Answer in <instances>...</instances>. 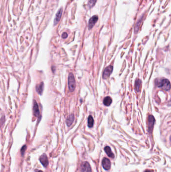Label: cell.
Segmentation results:
<instances>
[{
  "label": "cell",
  "instance_id": "1",
  "mask_svg": "<svg viewBox=\"0 0 171 172\" xmlns=\"http://www.w3.org/2000/svg\"><path fill=\"white\" fill-rule=\"evenodd\" d=\"M156 85L159 88H162L166 91H169L171 89V84L170 81L166 79L159 80L156 81Z\"/></svg>",
  "mask_w": 171,
  "mask_h": 172
},
{
  "label": "cell",
  "instance_id": "2",
  "mask_svg": "<svg viewBox=\"0 0 171 172\" xmlns=\"http://www.w3.org/2000/svg\"><path fill=\"white\" fill-rule=\"evenodd\" d=\"M68 87L70 91L71 92L74 91L76 87L75 78L72 73H70L68 77Z\"/></svg>",
  "mask_w": 171,
  "mask_h": 172
},
{
  "label": "cell",
  "instance_id": "3",
  "mask_svg": "<svg viewBox=\"0 0 171 172\" xmlns=\"http://www.w3.org/2000/svg\"><path fill=\"white\" fill-rule=\"evenodd\" d=\"M81 171L82 172H92L91 167L87 162H83L81 167Z\"/></svg>",
  "mask_w": 171,
  "mask_h": 172
},
{
  "label": "cell",
  "instance_id": "4",
  "mask_svg": "<svg viewBox=\"0 0 171 172\" xmlns=\"http://www.w3.org/2000/svg\"><path fill=\"white\" fill-rule=\"evenodd\" d=\"M112 71H113V67L111 66V65H109V66L107 67L104 71V72L103 73V78L104 79H108Z\"/></svg>",
  "mask_w": 171,
  "mask_h": 172
},
{
  "label": "cell",
  "instance_id": "5",
  "mask_svg": "<svg viewBox=\"0 0 171 172\" xmlns=\"http://www.w3.org/2000/svg\"><path fill=\"white\" fill-rule=\"evenodd\" d=\"M98 19H99L98 16L95 15V16H93V17H92L90 19H89V22H88L89 29H91L93 27L95 23L97 22V21H98Z\"/></svg>",
  "mask_w": 171,
  "mask_h": 172
},
{
  "label": "cell",
  "instance_id": "6",
  "mask_svg": "<svg viewBox=\"0 0 171 172\" xmlns=\"http://www.w3.org/2000/svg\"><path fill=\"white\" fill-rule=\"evenodd\" d=\"M154 122H155V119H154L153 116L150 115L148 119V130L150 132H152Z\"/></svg>",
  "mask_w": 171,
  "mask_h": 172
},
{
  "label": "cell",
  "instance_id": "7",
  "mask_svg": "<svg viewBox=\"0 0 171 172\" xmlns=\"http://www.w3.org/2000/svg\"><path fill=\"white\" fill-rule=\"evenodd\" d=\"M102 165L105 170H108L111 167V162L109 159L104 158L102 161Z\"/></svg>",
  "mask_w": 171,
  "mask_h": 172
},
{
  "label": "cell",
  "instance_id": "8",
  "mask_svg": "<svg viewBox=\"0 0 171 172\" xmlns=\"http://www.w3.org/2000/svg\"><path fill=\"white\" fill-rule=\"evenodd\" d=\"M40 161L44 167H47L49 164V162L46 154H43L40 157Z\"/></svg>",
  "mask_w": 171,
  "mask_h": 172
},
{
  "label": "cell",
  "instance_id": "9",
  "mask_svg": "<svg viewBox=\"0 0 171 172\" xmlns=\"http://www.w3.org/2000/svg\"><path fill=\"white\" fill-rule=\"evenodd\" d=\"M62 12H63L62 8H60V9L58 11L57 14H56V16L54 18V24L55 25H56V24H57L59 21H60L62 14Z\"/></svg>",
  "mask_w": 171,
  "mask_h": 172
},
{
  "label": "cell",
  "instance_id": "10",
  "mask_svg": "<svg viewBox=\"0 0 171 172\" xmlns=\"http://www.w3.org/2000/svg\"><path fill=\"white\" fill-rule=\"evenodd\" d=\"M33 114L36 117H39L40 115V111L38 105L36 101H34L33 104Z\"/></svg>",
  "mask_w": 171,
  "mask_h": 172
},
{
  "label": "cell",
  "instance_id": "11",
  "mask_svg": "<svg viewBox=\"0 0 171 172\" xmlns=\"http://www.w3.org/2000/svg\"><path fill=\"white\" fill-rule=\"evenodd\" d=\"M44 83L43 82H41L36 86V91L37 92V93L39 94H40V95L42 94L43 92V90H44Z\"/></svg>",
  "mask_w": 171,
  "mask_h": 172
},
{
  "label": "cell",
  "instance_id": "12",
  "mask_svg": "<svg viewBox=\"0 0 171 172\" xmlns=\"http://www.w3.org/2000/svg\"><path fill=\"white\" fill-rule=\"evenodd\" d=\"M104 151L106 153L108 154V156L110 158H113L115 157V155L112 152L110 147L108 146H107L104 147Z\"/></svg>",
  "mask_w": 171,
  "mask_h": 172
},
{
  "label": "cell",
  "instance_id": "13",
  "mask_svg": "<svg viewBox=\"0 0 171 172\" xmlns=\"http://www.w3.org/2000/svg\"><path fill=\"white\" fill-rule=\"evenodd\" d=\"M74 120V116L73 114H71L67 118L66 120V124L68 126H70L73 122Z\"/></svg>",
  "mask_w": 171,
  "mask_h": 172
},
{
  "label": "cell",
  "instance_id": "14",
  "mask_svg": "<svg viewBox=\"0 0 171 172\" xmlns=\"http://www.w3.org/2000/svg\"><path fill=\"white\" fill-rule=\"evenodd\" d=\"M111 103H112V99L110 97L108 96L104 98V99L103 100V104L104 105L107 106H109L110 105Z\"/></svg>",
  "mask_w": 171,
  "mask_h": 172
},
{
  "label": "cell",
  "instance_id": "15",
  "mask_svg": "<svg viewBox=\"0 0 171 172\" xmlns=\"http://www.w3.org/2000/svg\"><path fill=\"white\" fill-rule=\"evenodd\" d=\"M141 84H142V81L140 80H137L135 81V89L136 90L137 92H139L140 91V88H141Z\"/></svg>",
  "mask_w": 171,
  "mask_h": 172
},
{
  "label": "cell",
  "instance_id": "16",
  "mask_svg": "<svg viewBox=\"0 0 171 172\" xmlns=\"http://www.w3.org/2000/svg\"><path fill=\"white\" fill-rule=\"evenodd\" d=\"M94 124L93 118L91 116H89L88 118V126L89 127H92Z\"/></svg>",
  "mask_w": 171,
  "mask_h": 172
},
{
  "label": "cell",
  "instance_id": "17",
  "mask_svg": "<svg viewBox=\"0 0 171 172\" xmlns=\"http://www.w3.org/2000/svg\"><path fill=\"white\" fill-rule=\"evenodd\" d=\"M97 0H89L88 5L89 6V8H92L95 4Z\"/></svg>",
  "mask_w": 171,
  "mask_h": 172
},
{
  "label": "cell",
  "instance_id": "18",
  "mask_svg": "<svg viewBox=\"0 0 171 172\" xmlns=\"http://www.w3.org/2000/svg\"><path fill=\"white\" fill-rule=\"evenodd\" d=\"M26 148H27V147H26V145H25L23 146V147H22V149L21 150V154L22 155H23L24 153H25V152L26 150Z\"/></svg>",
  "mask_w": 171,
  "mask_h": 172
},
{
  "label": "cell",
  "instance_id": "19",
  "mask_svg": "<svg viewBox=\"0 0 171 172\" xmlns=\"http://www.w3.org/2000/svg\"><path fill=\"white\" fill-rule=\"evenodd\" d=\"M67 37H68V34H67V33H66V32L63 33L62 34V37L63 38H64V39L66 38Z\"/></svg>",
  "mask_w": 171,
  "mask_h": 172
},
{
  "label": "cell",
  "instance_id": "20",
  "mask_svg": "<svg viewBox=\"0 0 171 172\" xmlns=\"http://www.w3.org/2000/svg\"><path fill=\"white\" fill-rule=\"evenodd\" d=\"M36 172H43L42 171H40V170H37L36 171Z\"/></svg>",
  "mask_w": 171,
  "mask_h": 172
},
{
  "label": "cell",
  "instance_id": "21",
  "mask_svg": "<svg viewBox=\"0 0 171 172\" xmlns=\"http://www.w3.org/2000/svg\"><path fill=\"white\" fill-rule=\"evenodd\" d=\"M144 172H151V171H149V170H146V171H145Z\"/></svg>",
  "mask_w": 171,
  "mask_h": 172
}]
</instances>
